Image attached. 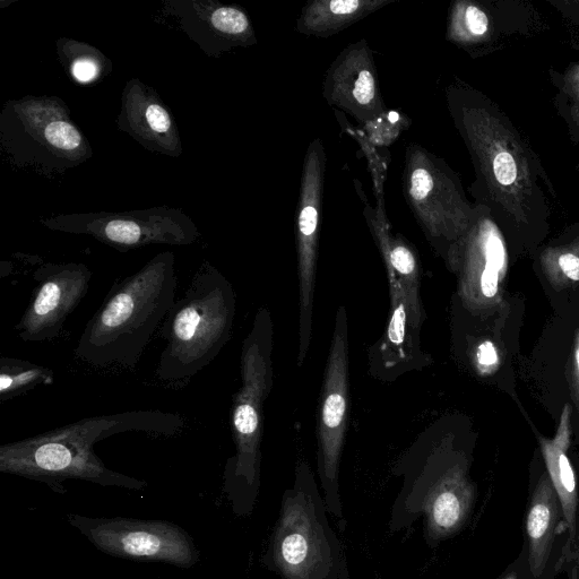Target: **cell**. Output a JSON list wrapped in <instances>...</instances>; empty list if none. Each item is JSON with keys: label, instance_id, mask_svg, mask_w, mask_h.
Masks as SVG:
<instances>
[{"label": "cell", "instance_id": "25", "mask_svg": "<svg viewBox=\"0 0 579 579\" xmlns=\"http://www.w3.org/2000/svg\"><path fill=\"white\" fill-rule=\"evenodd\" d=\"M54 382L53 369L22 359L0 358V403L25 395L38 386L53 385Z\"/></svg>", "mask_w": 579, "mask_h": 579}, {"label": "cell", "instance_id": "28", "mask_svg": "<svg viewBox=\"0 0 579 579\" xmlns=\"http://www.w3.org/2000/svg\"><path fill=\"white\" fill-rule=\"evenodd\" d=\"M565 542L566 534L560 535L556 548L553 550L549 566L541 576L537 577L532 574L529 557H527V548L523 544L520 556L497 579H558L560 570L566 565L564 556Z\"/></svg>", "mask_w": 579, "mask_h": 579}, {"label": "cell", "instance_id": "29", "mask_svg": "<svg viewBox=\"0 0 579 579\" xmlns=\"http://www.w3.org/2000/svg\"><path fill=\"white\" fill-rule=\"evenodd\" d=\"M471 364L482 377L492 376L500 367V353L495 342L482 340L471 350Z\"/></svg>", "mask_w": 579, "mask_h": 579}, {"label": "cell", "instance_id": "9", "mask_svg": "<svg viewBox=\"0 0 579 579\" xmlns=\"http://www.w3.org/2000/svg\"><path fill=\"white\" fill-rule=\"evenodd\" d=\"M4 148L19 166L65 171L92 157V149L58 98L10 101L0 120Z\"/></svg>", "mask_w": 579, "mask_h": 579}, {"label": "cell", "instance_id": "5", "mask_svg": "<svg viewBox=\"0 0 579 579\" xmlns=\"http://www.w3.org/2000/svg\"><path fill=\"white\" fill-rule=\"evenodd\" d=\"M235 317L232 284L210 262H204L161 326L167 342L157 369L161 382L183 385L209 367L230 341Z\"/></svg>", "mask_w": 579, "mask_h": 579}, {"label": "cell", "instance_id": "17", "mask_svg": "<svg viewBox=\"0 0 579 579\" xmlns=\"http://www.w3.org/2000/svg\"><path fill=\"white\" fill-rule=\"evenodd\" d=\"M525 10L518 3L455 0L449 6L446 40L473 58L489 55L503 38L527 28Z\"/></svg>", "mask_w": 579, "mask_h": 579}, {"label": "cell", "instance_id": "4", "mask_svg": "<svg viewBox=\"0 0 579 579\" xmlns=\"http://www.w3.org/2000/svg\"><path fill=\"white\" fill-rule=\"evenodd\" d=\"M176 257L161 253L112 285L86 324L75 357L97 368H134L175 304Z\"/></svg>", "mask_w": 579, "mask_h": 579}, {"label": "cell", "instance_id": "2", "mask_svg": "<svg viewBox=\"0 0 579 579\" xmlns=\"http://www.w3.org/2000/svg\"><path fill=\"white\" fill-rule=\"evenodd\" d=\"M185 420L176 413L132 411L85 418L42 434L0 446V472L45 483L64 494V482L79 480L102 487L144 491L148 483L107 468L94 445L129 431L172 436Z\"/></svg>", "mask_w": 579, "mask_h": 579}, {"label": "cell", "instance_id": "16", "mask_svg": "<svg viewBox=\"0 0 579 579\" xmlns=\"http://www.w3.org/2000/svg\"><path fill=\"white\" fill-rule=\"evenodd\" d=\"M323 98L361 124L375 123L384 117L386 106L379 89L374 51L366 39L344 48L328 67Z\"/></svg>", "mask_w": 579, "mask_h": 579}, {"label": "cell", "instance_id": "19", "mask_svg": "<svg viewBox=\"0 0 579 579\" xmlns=\"http://www.w3.org/2000/svg\"><path fill=\"white\" fill-rule=\"evenodd\" d=\"M366 219L382 253L384 264L391 266L401 283L408 313V336L410 350L419 367L428 360L420 350V331L427 315L421 299V265L416 249L400 235H392L386 221L368 207Z\"/></svg>", "mask_w": 579, "mask_h": 579}, {"label": "cell", "instance_id": "8", "mask_svg": "<svg viewBox=\"0 0 579 579\" xmlns=\"http://www.w3.org/2000/svg\"><path fill=\"white\" fill-rule=\"evenodd\" d=\"M402 189L428 243L451 267L477 210L466 197L461 178L444 159L411 143L404 155Z\"/></svg>", "mask_w": 579, "mask_h": 579}, {"label": "cell", "instance_id": "12", "mask_svg": "<svg viewBox=\"0 0 579 579\" xmlns=\"http://www.w3.org/2000/svg\"><path fill=\"white\" fill-rule=\"evenodd\" d=\"M41 223L49 230L92 237L120 253L151 245L189 246L201 236L189 216L170 207L58 215Z\"/></svg>", "mask_w": 579, "mask_h": 579}, {"label": "cell", "instance_id": "3", "mask_svg": "<svg viewBox=\"0 0 579 579\" xmlns=\"http://www.w3.org/2000/svg\"><path fill=\"white\" fill-rule=\"evenodd\" d=\"M471 456L449 432L428 429L397 461L393 473L403 485L392 506L388 531L410 529L423 520V538L435 549L469 523L477 486Z\"/></svg>", "mask_w": 579, "mask_h": 579}, {"label": "cell", "instance_id": "14", "mask_svg": "<svg viewBox=\"0 0 579 579\" xmlns=\"http://www.w3.org/2000/svg\"><path fill=\"white\" fill-rule=\"evenodd\" d=\"M326 152L322 138L308 146L302 167L296 223L299 275V354L298 367L305 364L313 340V314L319 237H321Z\"/></svg>", "mask_w": 579, "mask_h": 579}, {"label": "cell", "instance_id": "23", "mask_svg": "<svg viewBox=\"0 0 579 579\" xmlns=\"http://www.w3.org/2000/svg\"><path fill=\"white\" fill-rule=\"evenodd\" d=\"M397 0H311L300 12L296 31L302 36L331 38Z\"/></svg>", "mask_w": 579, "mask_h": 579}, {"label": "cell", "instance_id": "1", "mask_svg": "<svg viewBox=\"0 0 579 579\" xmlns=\"http://www.w3.org/2000/svg\"><path fill=\"white\" fill-rule=\"evenodd\" d=\"M446 105L472 160L475 204L485 206L509 248L535 249L550 229V180L538 155L494 100L454 79Z\"/></svg>", "mask_w": 579, "mask_h": 579}, {"label": "cell", "instance_id": "11", "mask_svg": "<svg viewBox=\"0 0 579 579\" xmlns=\"http://www.w3.org/2000/svg\"><path fill=\"white\" fill-rule=\"evenodd\" d=\"M67 521L95 548L112 557L185 569L200 561L192 535L174 523L76 514H68Z\"/></svg>", "mask_w": 579, "mask_h": 579}, {"label": "cell", "instance_id": "18", "mask_svg": "<svg viewBox=\"0 0 579 579\" xmlns=\"http://www.w3.org/2000/svg\"><path fill=\"white\" fill-rule=\"evenodd\" d=\"M117 125L151 152L175 158L183 153L174 117L157 92L140 80L126 85Z\"/></svg>", "mask_w": 579, "mask_h": 579}, {"label": "cell", "instance_id": "20", "mask_svg": "<svg viewBox=\"0 0 579 579\" xmlns=\"http://www.w3.org/2000/svg\"><path fill=\"white\" fill-rule=\"evenodd\" d=\"M573 406L567 404L561 413L555 437H540L539 443L546 468L555 487L564 514L566 542L565 563L576 561L579 567V489L576 473L569 458L572 444Z\"/></svg>", "mask_w": 579, "mask_h": 579}, {"label": "cell", "instance_id": "26", "mask_svg": "<svg viewBox=\"0 0 579 579\" xmlns=\"http://www.w3.org/2000/svg\"><path fill=\"white\" fill-rule=\"evenodd\" d=\"M58 54L62 62L67 64L73 79L83 84L99 81L103 69L110 64H103L109 60L97 49L68 39L58 41Z\"/></svg>", "mask_w": 579, "mask_h": 579}, {"label": "cell", "instance_id": "22", "mask_svg": "<svg viewBox=\"0 0 579 579\" xmlns=\"http://www.w3.org/2000/svg\"><path fill=\"white\" fill-rule=\"evenodd\" d=\"M190 10L181 6L175 14L186 21L200 22V28L187 31L190 37L203 47L207 34L212 37L213 54L219 56L232 48L257 45L256 33L245 11L236 6L205 3H189Z\"/></svg>", "mask_w": 579, "mask_h": 579}, {"label": "cell", "instance_id": "27", "mask_svg": "<svg viewBox=\"0 0 579 579\" xmlns=\"http://www.w3.org/2000/svg\"><path fill=\"white\" fill-rule=\"evenodd\" d=\"M558 93L556 106L565 120L570 136L579 144V64L570 65L563 74L551 73Z\"/></svg>", "mask_w": 579, "mask_h": 579}, {"label": "cell", "instance_id": "13", "mask_svg": "<svg viewBox=\"0 0 579 579\" xmlns=\"http://www.w3.org/2000/svg\"><path fill=\"white\" fill-rule=\"evenodd\" d=\"M477 205L468 232L456 249L451 267L458 274V296L473 315L494 313L503 304L509 266L505 233L485 206Z\"/></svg>", "mask_w": 579, "mask_h": 579}, {"label": "cell", "instance_id": "6", "mask_svg": "<svg viewBox=\"0 0 579 579\" xmlns=\"http://www.w3.org/2000/svg\"><path fill=\"white\" fill-rule=\"evenodd\" d=\"M314 472L299 461L284 491L263 563L281 579H349L342 543L327 518Z\"/></svg>", "mask_w": 579, "mask_h": 579}, {"label": "cell", "instance_id": "30", "mask_svg": "<svg viewBox=\"0 0 579 579\" xmlns=\"http://www.w3.org/2000/svg\"><path fill=\"white\" fill-rule=\"evenodd\" d=\"M569 384L570 392H572V397L576 410L579 413V328L576 330L574 337V344L572 350V356L569 360Z\"/></svg>", "mask_w": 579, "mask_h": 579}, {"label": "cell", "instance_id": "21", "mask_svg": "<svg viewBox=\"0 0 579 579\" xmlns=\"http://www.w3.org/2000/svg\"><path fill=\"white\" fill-rule=\"evenodd\" d=\"M524 530L530 569L539 577L546 572L560 535L565 534L563 508L546 468L531 481Z\"/></svg>", "mask_w": 579, "mask_h": 579}, {"label": "cell", "instance_id": "15", "mask_svg": "<svg viewBox=\"0 0 579 579\" xmlns=\"http://www.w3.org/2000/svg\"><path fill=\"white\" fill-rule=\"evenodd\" d=\"M92 272L85 264L47 263L34 273L36 287L15 331L24 342L53 341L88 295Z\"/></svg>", "mask_w": 579, "mask_h": 579}, {"label": "cell", "instance_id": "7", "mask_svg": "<svg viewBox=\"0 0 579 579\" xmlns=\"http://www.w3.org/2000/svg\"><path fill=\"white\" fill-rule=\"evenodd\" d=\"M273 334L270 310L263 307L241 351V387L231 409L236 455L227 462L224 491L238 516L252 514L261 489L263 406L273 384Z\"/></svg>", "mask_w": 579, "mask_h": 579}, {"label": "cell", "instance_id": "24", "mask_svg": "<svg viewBox=\"0 0 579 579\" xmlns=\"http://www.w3.org/2000/svg\"><path fill=\"white\" fill-rule=\"evenodd\" d=\"M540 269L551 287L566 290L579 283V223L557 243L540 249Z\"/></svg>", "mask_w": 579, "mask_h": 579}, {"label": "cell", "instance_id": "10", "mask_svg": "<svg viewBox=\"0 0 579 579\" xmlns=\"http://www.w3.org/2000/svg\"><path fill=\"white\" fill-rule=\"evenodd\" d=\"M318 416L317 470L328 513L343 520L340 465L350 417L349 321L337 309Z\"/></svg>", "mask_w": 579, "mask_h": 579}]
</instances>
